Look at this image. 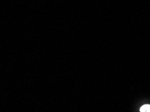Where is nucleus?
I'll use <instances>...</instances> for the list:
<instances>
[{
    "instance_id": "f257e3e1",
    "label": "nucleus",
    "mask_w": 150,
    "mask_h": 112,
    "mask_svg": "<svg viewBox=\"0 0 150 112\" xmlns=\"http://www.w3.org/2000/svg\"><path fill=\"white\" fill-rule=\"evenodd\" d=\"M141 112H150V105L146 104L143 105L140 108Z\"/></svg>"
}]
</instances>
